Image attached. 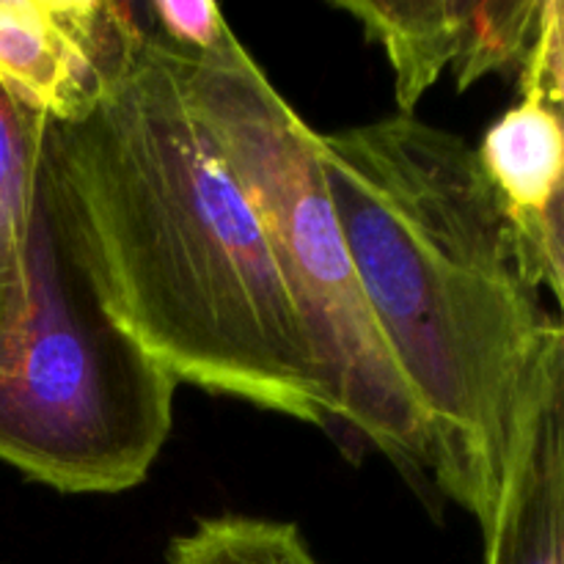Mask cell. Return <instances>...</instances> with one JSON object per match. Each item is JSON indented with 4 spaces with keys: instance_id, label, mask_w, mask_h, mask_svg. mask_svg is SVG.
<instances>
[{
    "instance_id": "7a4b0ae2",
    "label": "cell",
    "mask_w": 564,
    "mask_h": 564,
    "mask_svg": "<svg viewBox=\"0 0 564 564\" xmlns=\"http://www.w3.org/2000/svg\"><path fill=\"white\" fill-rule=\"evenodd\" d=\"M364 297L424 419L438 490L488 529L564 330L518 262L477 152L397 113L317 132Z\"/></svg>"
},
{
    "instance_id": "277c9868",
    "label": "cell",
    "mask_w": 564,
    "mask_h": 564,
    "mask_svg": "<svg viewBox=\"0 0 564 564\" xmlns=\"http://www.w3.org/2000/svg\"><path fill=\"white\" fill-rule=\"evenodd\" d=\"M182 72L193 110L246 191L306 325L330 386L334 422L411 477L430 474L427 427L364 297L325 187L317 132L237 36L204 58L182 55Z\"/></svg>"
},
{
    "instance_id": "7c38bea8",
    "label": "cell",
    "mask_w": 564,
    "mask_h": 564,
    "mask_svg": "<svg viewBox=\"0 0 564 564\" xmlns=\"http://www.w3.org/2000/svg\"><path fill=\"white\" fill-rule=\"evenodd\" d=\"M147 28L185 58H204L235 39L218 3L209 0H152L143 6Z\"/></svg>"
},
{
    "instance_id": "8fae6325",
    "label": "cell",
    "mask_w": 564,
    "mask_h": 564,
    "mask_svg": "<svg viewBox=\"0 0 564 564\" xmlns=\"http://www.w3.org/2000/svg\"><path fill=\"white\" fill-rule=\"evenodd\" d=\"M545 0H466L463 42L457 50V91H468L482 77L496 72H521Z\"/></svg>"
},
{
    "instance_id": "6da1fadb",
    "label": "cell",
    "mask_w": 564,
    "mask_h": 564,
    "mask_svg": "<svg viewBox=\"0 0 564 564\" xmlns=\"http://www.w3.org/2000/svg\"><path fill=\"white\" fill-rule=\"evenodd\" d=\"M42 160L110 314L176 383L334 422L323 364L180 53L147 28L80 121L44 119Z\"/></svg>"
},
{
    "instance_id": "52a82bcc",
    "label": "cell",
    "mask_w": 564,
    "mask_h": 564,
    "mask_svg": "<svg viewBox=\"0 0 564 564\" xmlns=\"http://www.w3.org/2000/svg\"><path fill=\"white\" fill-rule=\"evenodd\" d=\"M482 538L485 564H564V367L534 405Z\"/></svg>"
},
{
    "instance_id": "8992f818",
    "label": "cell",
    "mask_w": 564,
    "mask_h": 564,
    "mask_svg": "<svg viewBox=\"0 0 564 564\" xmlns=\"http://www.w3.org/2000/svg\"><path fill=\"white\" fill-rule=\"evenodd\" d=\"M510 224L518 262L534 290L562 301L564 284V124L562 102L534 91L490 124L474 149Z\"/></svg>"
},
{
    "instance_id": "5b68a950",
    "label": "cell",
    "mask_w": 564,
    "mask_h": 564,
    "mask_svg": "<svg viewBox=\"0 0 564 564\" xmlns=\"http://www.w3.org/2000/svg\"><path fill=\"white\" fill-rule=\"evenodd\" d=\"M147 33L121 0H0V88L55 124L80 121Z\"/></svg>"
},
{
    "instance_id": "3957f363",
    "label": "cell",
    "mask_w": 564,
    "mask_h": 564,
    "mask_svg": "<svg viewBox=\"0 0 564 564\" xmlns=\"http://www.w3.org/2000/svg\"><path fill=\"white\" fill-rule=\"evenodd\" d=\"M176 386L110 314L39 158L0 323V460L58 494H124L169 441Z\"/></svg>"
},
{
    "instance_id": "9c48e42d",
    "label": "cell",
    "mask_w": 564,
    "mask_h": 564,
    "mask_svg": "<svg viewBox=\"0 0 564 564\" xmlns=\"http://www.w3.org/2000/svg\"><path fill=\"white\" fill-rule=\"evenodd\" d=\"M42 121L0 88V281L17 290L36 202Z\"/></svg>"
},
{
    "instance_id": "ba28073f",
    "label": "cell",
    "mask_w": 564,
    "mask_h": 564,
    "mask_svg": "<svg viewBox=\"0 0 564 564\" xmlns=\"http://www.w3.org/2000/svg\"><path fill=\"white\" fill-rule=\"evenodd\" d=\"M336 9L361 22L394 66L400 113L413 116L419 99L457 58L466 0H334Z\"/></svg>"
},
{
    "instance_id": "4fadbf2b",
    "label": "cell",
    "mask_w": 564,
    "mask_h": 564,
    "mask_svg": "<svg viewBox=\"0 0 564 564\" xmlns=\"http://www.w3.org/2000/svg\"><path fill=\"white\" fill-rule=\"evenodd\" d=\"M6 303H9V286L0 281V323H3V312H6Z\"/></svg>"
},
{
    "instance_id": "30bf717a",
    "label": "cell",
    "mask_w": 564,
    "mask_h": 564,
    "mask_svg": "<svg viewBox=\"0 0 564 564\" xmlns=\"http://www.w3.org/2000/svg\"><path fill=\"white\" fill-rule=\"evenodd\" d=\"M169 564H319L295 523L268 518H202L169 545Z\"/></svg>"
}]
</instances>
